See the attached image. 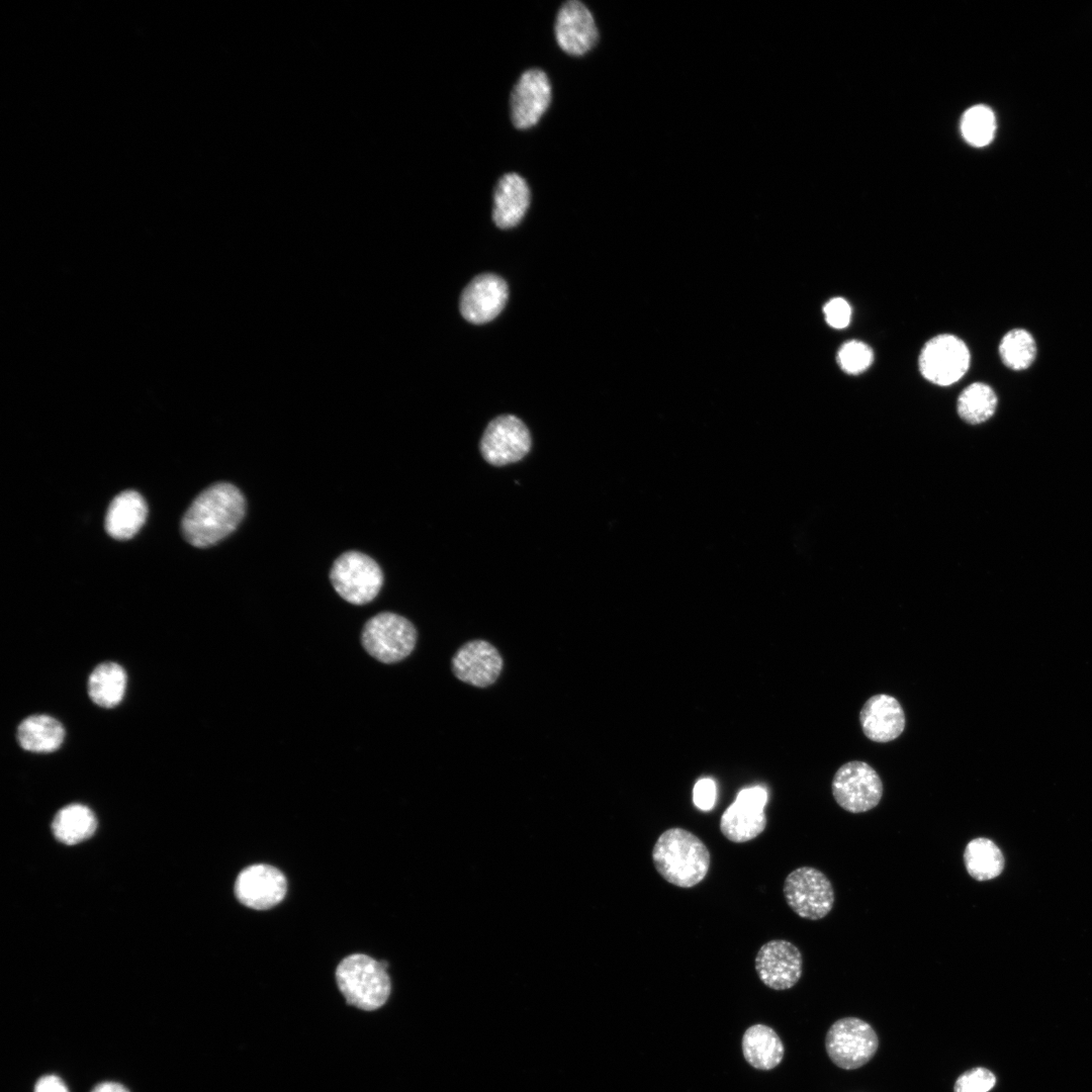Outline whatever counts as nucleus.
<instances>
[{"label": "nucleus", "instance_id": "obj_1", "mask_svg": "<svg viewBox=\"0 0 1092 1092\" xmlns=\"http://www.w3.org/2000/svg\"><path fill=\"white\" fill-rule=\"evenodd\" d=\"M245 511L246 500L237 486L214 483L200 492L184 514L182 534L192 546H212L236 530Z\"/></svg>", "mask_w": 1092, "mask_h": 1092}, {"label": "nucleus", "instance_id": "obj_2", "mask_svg": "<svg viewBox=\"0 0 1092 1092\" xmlns=\"http://www.w3.org/2000/svg\"><path fill=\"white\" fill-rule=\"evenodd\" d=\"M652 861L666 882L680 888H692L707 876L711 854L696 834L673 827L662 832L655 841Z\"/></svg>", "mask_w": 1092, "mask_h": 1092}, {"label": "nucleus", "instance_id": "obj_3", "mask_svg": "<svg viewBox=\"0 0 1092 1092\" xmlns=\"http://www.w3.org/2000/svg\"><path fill=\"white\" fill-rule=\"evenodd\" d=\"M387 965L363 953L343 959L335 972L337 988L347 1006L361 1012L380 1010L390 996Z\"/></svg>", "mask_w": 1092, "mask_h": 1092}, {"label": "nucleus", "instance_id": "obj_4", "mask_svg": "<svg viewBox=\"0 0 1092 1092\" xmlns=\"http://www.w3.org/2000/svg\"><path fill=\"white\" fill-rule=\"evenodd\" d=\"M330 579L335 590L345 601L364 605L378 595L383 574L380 566L370 556L358 551H348L333 563Z\"/></svg>", "mask_w": 1092, "mask_h": 1092}, {"label": "nucleus", "instance_id": "obj_5", "mask_svg": "<svg viewBox=\"0 0 1092 1092\" xmlns=\"http://www.w3.org/2000/svg\"><path fill=\"white\" fill-rule=\"evenodd\" d=\"M361 639L371 656L384 663H393L411 654L417 631L404 617L384 612L366 622Z\"/></svg>", "mask_w": 1092, "mask_h": 1092}, {"label": "nucleus", "instance_id": "obj_6", "mask_svg": "<svg viewBox=\"0 0 1092 1092\" xmlns=\"http://www.w3.org/2000/svg\"><path fill=\"white\" fill-rule=\"evenodd\" d=\"M784 896L789 907L808 920L824 918L834 904L830 880L820 870L809 866L797 868L787 876Z\"/></svg>", "mask_w": 1092, "mask_h": 1092}, {"label": "nucleus", "instance_id": "obj_7", "mask_svg": "<svg viewBox=\"0 0 1092 1092\" xmlns=\"http://www.w3.org/2000/svg\"><path fill=\"white\" fill-rule=\"evenodd\" d=\"M878 1044V1036L873 1027L855 1017H845L834 1022L825 1039L830 1060L845 1070L867 1064L875 1055Z\"/></svg>", "mask_w": 1092, "mask_h": 1092}, {"label": "nucleus", "instance_id": "obj_8", "mask_svg": "<svg viewBox=\"0 0 1092 1092\" xmlns=\"http://www.w3.org/2000/svg\"><path fill=\"white\" fill-rule=\"evenodd\" d=\"M971 355L966 343L951 334H940L928 340L921 349L918 367L929 382L948 386L968 371Z\"/></svg>", "mask_w": 1092, "mask_h": 1092}, {"label": "nucleus", "instance_id": "obj_9", "mask_svg": "<svg viewBox=\"0 0 1092 1092\" xmlns=\"http://www.w3.org/2000/svg\"><path fill=\"white\" fill-rule=\"evenodd\" d=\"M832 795L836 803L849 813L874 809L883 796V783L878 772L867 762L852 760L842 764L832 780Z\"/></svg>", "mask_w": 1092, "mask_h": 1092}, {"label": "nucleus", "instance_id": "obj_10", "mask_svg": "<svg viewBox=\"0 0 1092 1092\" xmlns=\"http://www.w3.org/2000/svg\"><path fill=\"white\" fill-rule=\"evenodd\" d=\"M531 445L526 425L516 416L503 415L487 425L480 441V452L489 464L504 466L524 458Z\"/></svg>", "mask_w": 1092, "mask_h": 1092}, {"label": "nucleus", "instance_id": "obj_11", "mask_svg": "<svg viewBox=\"0 0 1092 1092\" xmlns=\"http://www.w3.org/2000/svg\"><path fill=\"white\" fill-rule=\"evenodd\" d=\"M767 802V792L756 786L740 791L735 801L724 811L720 819V830L730 841L742 843L756 838L766 827L763 812Z\"/></svg>", "mask_w": 1092, "mask_h": 1092}, {"label": "nucleus", "instance_id": "obj_12", "mask_svg": "<svg viewBox=\"0 0 1092 1092\" xmlns=\"http://www.w3.org/2000/svg\"><path fill=\"white\" fill-rule=\"evenodd\" d=\"M754 963L758 978L772 990L782 991L792 988L802 975L801 951L795 944L785 939H772L762 944Z\"/></svg>", "mask_w": 1092, "mask_h": 1092}, {"label": "nucleus", "instance_id": "obj_13", "mask_svg": "<svg viewBox=\"0 0 1092 1092\" xmlns=\"http://www.w3.org/2000/svg\"><path fill=\"white\" fill-rule=\"evenodd\" d=\"M551 101V85L544 71H525L514 86L511 99V118L518 129H528L538 123Z\"/></svg>", "mask_w": 1092, "mask_h": 1092}, {"label": "nucleus", "instance_id": "obj_14", "mask_svg": "<svg viewBox=\"0 0 1092 1092\" xmlns=\"http://www.w3.org/2000/svg\"><path fill=\"white\" fill-rule=\"evenodd\" d=\"M287 890L284 875L275 867L265 863L244 869L235 883V894L245 906L266 910L279 904Z\"/></svg>", "mask_w": 1092, "mask_h": 1092}, {"label": "nucleus", "instance_id": "obj_15", "mask_svg": "<svg viewBox=\"0 0 1092 1092\" xmlns=\"http://www.w3.org/2000/svg\"><path fill=\"white\" fill-rule=\"evenodd\" d=\"M554 33L560 49L570 56H582L599 38L596 21L589 9L580 1L569 0L559 8Z\"/></svg>", "mask_w": 1092, "mask_h": 1092}, {"label": "nucleus", "instance_id": "obj_16", "mask_svg": "<svg viewBox=\"0 0 1092 1092\" xmlns=\"http://www.w3.org/2000/svg\"><path fill=\"white\" fill-rule=\"evenodd\" d=\"M508 299L506 281L490 273L474 277L460 297V312L472 324L490 322L503 310Z\"/></svg>", "mask_w": 1092, "mask_h": 1092}, {"label": "nucleus", "instance_id": "obj_17", "mask_svg": "<svg viewBox=\"0 0 1092 1092\" xmlns=\"http://www.w3.org/2000/svg\"><path fill=\"white\" fill-rule=\"evenodd\" d=\"M452 667L455 675L474 687L485 688L498 677L503 659L490 643L473 640L464 644L454 655Z\"/></svg>", "mask_w": 1092, "mask_h": 1092}, {"label": "nucleus", "instance_id": "obj_18", "mask_svg": "<svg viewBox=\"0 0 1092 1092\" xmlns=\"http://www.w3.org/2000/svg\"><path fill=\"white\" fill-rule=\"evenodd\" d=\"M863 734L872 741L890 742L904 731L906 718L901 704L893 696L878 694L866 701L859 712Z\"/></svg>", "mask_w": 1092, "mask_h": 1092}, {"label": "nucleus", "instance_id": "obj_19", "mask_svg": "<svg viewBox=\"0 0 1092 1092\" xmlns=\"http://www.w3.org/2000/svg\"><path fill=\"white\" fill-rule=\"evenodd\" d=\"M530 196L529 186L522 176L517 173L502 176L493 193L492 219L496 226H516L527 212Z\"/></svg>", "mask_w": 1092, "mask_h": 1092}, {"label": "nucleus", "instance_id": "obj_20", "mask_svg": "<svg viewBox=\"0 0 1092 1092\" xmlns=\"http://www.w3.org/2000/svg\"><path fill=\"white\" fill-rule=\"evenodd\" d=\"M147 505L143 496L134 490L118 493L110 503L105 516V530L116 540L133 537L147 518Z\"/></svg>", "mask_w": 1092, "mask_h": 1092}, {"label": "nucleus", "instance_id": "obj_21", "mask_svg": "<svg viewBox=\"0 0 1092 1092\" xmlns=\"http://www.w3.org/2000/svg\"><path fill=\"white\" fill-rule=\"evenodd\" d=\"M742 1053L746 1062L757 1070H771L783 1060L785 1049L777 1032L764 1024L748 1027L742 1036Z\"/></svg>", "mask_w": 1092, "mask_h": 1092}, {"label": "nucleus", "instance_id": "obj_22", "mask_svg": "<svg viewBox=\"0 0 1092 1092\" xmlns=\"http://www.w3.org/2000/svg\"><path fill=\"white\" fill-rule=\"evenodd\" d=\"M64 737L62 724L49 715H31L17 728L20 746L32 752L55 751L62 745Z\"/></svg>", "mask_w": 1092, "mask_h": 1092}, {"label": "nucleus", "instance_id": "obj_23", "mask_svg": "<svg viewBox=\"0 0 1092 1092\" xmlns=\"http://www.w3.org/2000/svg\"><path fill=\"white\" fill-rule=\"evenodd\" d=\"M126 687V673L115 662H103L91 672L88 693L91 700L103 708H113L120 703Z\"/></svg>", "mask_w": 1092, "mask_h": 1092}, {"label": "nucleus", "instance_id": "obj_24", "mask_svg": "<svg viewBox=\"0 0 1092 1092\" xmlns=\"http://www.w3.org/2000/svg\"><path fill=\"white\" fill-rule=\"evenodd\" d=\"M963 857L968 874L980 882L997 878L1004 869L1001 849L994 841L985 837L969 841Z\"/></svg>", "mask_w": 1092, "mask_h": 1092}, {"label": "nucleus", "instance_id": "obj_25", "mask_svg": "<svg viewBox=\"0 0 1092 1092\" xmlns=\"http://www.w3.org/2000/svg\"><path fill=\"white\" fill-rule=\"evenodd\" d=\"M96 826L93 812L81 804H71L62 808L52 822L55 837L69 845L89 838L95 832Z\"/></svg>", "mask_w": 1092, "mask_h": 1092}, {"label": "nucleus", "instance_id": "obj_26", "mask_svg": "<svg viewBox=\"0 0 1092 1092\" xmlns=\"http://www.w3.org/2000/svg\"><path fill=\"white\" fill-rule=\"evenodd\" d=\"M997 402V395L991 386L983 382H974L959 395L957 410L962 420L971 425H978L988 421L994 415Z\"/></svg>", "mask_w": 1092, "mask_h": 1092}, {"label": "nucleus", "instance_id": "obj_27", "mask_svg": "<svg viewBox=\"0 0 1092 1092\" xmlns=\"http://www.w3.org/2000/svg\"><path fill=\"white\" fill-rule=\"evenodd\" d=\"M999 355L1003 364L1009 369L1014 371L1025 370L1035 359V340L1026 330L1013 329L1001 339Z\"/></svg>", "mask_w": 1092, "mask_h": 1092}, {"label": "nucleus", "instance_id": "obj_28", "mask_svg": "<svg viewBox=\"0 0 1092 1092\" xmlns=\"http://www.w3.org/2000/svg\"><path fill=\"white\" fill-rule=\"evenodd\" d=\"M995 129V115L988 106L975 105L969 108L962 117V134L974 147H984L990 144L994 138Z\"/></svg>", "mask_w": 1092, "mask_h": 1092}, {"label": "nucleus", "instance_id": "obj_29", "mask_svg": "<svg viewBox=\"0 0 1092 1092\" xmlns=\"http://www.w3.org/2000/svg\"><path fill=\"white\" fill-rule=\"evenodd\" d=\"M874 352L872 348L857 340L843 343L836 355V361L847 374L856 375L866 371L873 363Z\"/></svg>", "mask_w": 1092, "mask_h": 1092}, {"label": "nucleus", "instance_id": "obj_30", "mask_svg": "<svg viewBox=\"0 0 1092 1092\" xmlns=\"http://www.w3.org/2000/svg\"><path fill=\"white\" fill-rule=\"evenodd\" d=\"M996 1083L995 1075L986 1068L976 1067L963 1073L954 1083V1092H988Z\"/></svg>", "mask_w": 1092, "mask_h": 1092}, {"label": "nucleus", "instance_id": "obj_31", "mask_svg": "<svg viewBox=\"0 0 1092 1092\" xmlns=\"http://www.w3.org/2000/svg\"><path fill=\"white\" fill-rule=\"evenodd\" d=\"M826 323L833 329L846 328L851 320V307L842 297H833L823 306Z\"/></svg>", "mask_w": 1092, "mask_h": 1092}, {"label": "nucleus", "instance_id": "obj_32", "mask_svg": "<svg viewBox=\"0 0 1092 1092\" xmlns=\"http://www.w3.org/2000/svg\"><path fill=\"white\" fill-rule=\"evenodd\" d=\"M695 805L704 811L713 808L716 800V785L711 779L699 780L693 791Z\"/></svg>", "mask_w": 1092, "mask_h": 1092}, {"label": "nucleus", "instance_id": "obj_33", "mask_svg": "<svg viewBox=\"0 0 1092 1092\" xmlns=\"http://www.w3.org/2000/svg\"><path fill=\"white\" fill-rule=\"evenodd\" d=\"M34 1092H69L62 1079L56 1075H46L38 1079Z\"/></svg>", "mask_w": 1092, "mask_h": 1092}, {"label": "nucleus", "instance_id": "obj_34", "mask_svg": "<svg viewBox=\"0 0 1092 1092\" xmlns=\"http://www.w3.org/2000/svg\"><path fill=\"white\" fill-rule=\"evenodd\" d=\"M91 1092H128V1090L115 1082H102L97 1084Z\"/></svg>", "mask_w": 1092, "mask_h": 1092}]
</instances>
